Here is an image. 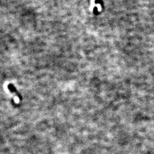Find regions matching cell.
<instances>
[{
	"label": "cell",
	"instance_id": "cell-1",
	"mask_svg": "<svg viewBox=\"0 0 154 154\" xmlns=\"http://www.w3.org/2000/svg\"><path fill=\"white\" fill-rule=\"evenodd\" d=\"M8 88H9V89L11 91V92H14V93H16V94H17V95L19 96V98H20V99H21V95H20L19 93L18 92V91H17V90L15 89V87L12 85V84H9V85H8Z\"/></svg>",
	"mask_w": 154,
	"mask_h": 154
}]
</instances>
